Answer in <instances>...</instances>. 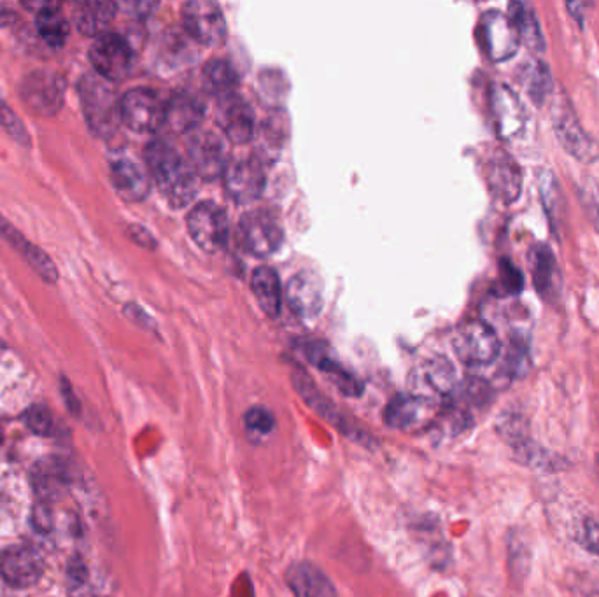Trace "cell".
I'll list each match as a JSON object with an SVG mask.
<instances>
[{
    "instance_id": "obj_1",
    "label": "cell",
    "mask_w": 599,
    "mask_h": 597,
    "mask_svg": "<svg viewBox=\"0 0 599 597\" xmlns=\"http://www.w3.org/2000/svg\"><path fill=\"white\" fill-rule=\"evenodd\" d=\"M149 176L162 191L163 198L172 207L181 209L190 204L197 193V176L188 160L177 153L169 142H149L146 148Z\"/></svg>"
},
{
    "instance_id": "obj_2",
    "label": "cell",
    "mask_w": 599,
    "mask_h": 597,
    "mask_svg": "<svg viewBox=\"0 0 599 597\" xmlns=\"http://www.w3.org/2000/svg\"><path fill=\"white\" fill-rule=\"evenodd\" d=\"M79 99L86 123L93 134L111 137L120 127V100L113 86L97 74H86L79 79Z\"/></svg>"
},
{
    "instance_id": "obj_3",
    "label": "cell",
    "mask_w": 599,
    "mask_h": 597,
    "mask_svg": "<svg viewBox=\"0 0 599 597\" xmlns=\"http://www.w3.org/2000/svg\"><path fill=\"white\" fill-rule=\"evenodd\" d=\"M550 120L557 142L568 155L587 165L598 162V141L589 132H585L566 93L559 92L554 95L550 104Z\"/></svg>"
},
{
    "instance_id": "obj_4",
    "label": "cell",
    "mask_w": 599,
    "mask_h": 597,
    "mask_svg": "<svg viewBox=\"0 0 599 597\" xmlns=\"http://www.w3.org/2000/svg\"><path fill=\"white\" fill-rule=\"evenodd\" d=\"M293 380V387H295L296 393L300 394L304 398L305 403L316 412V414L325 419L328 424H332L333 428L337 429L339 433L349 438L351 442L358 443L365 449H375L377 440L374 436L370 435L368 431L360 428L353 419H349L342 410H340L335 403H333L325 393L319 389L311 377L304 372V370H295L291 375Z\"/></svg>"
},
{
    "instance_id": "obj_5",
    "label": "cell",
    "mask_w": 599,
    "mask_h": 597,
    "mask_svg": "<svg viewBox=\"0 0 599 597\" xmlns=\"http://www.w3.org/2000/svg\"><path fill=\"white\" fill-rule=\"evenodd\" d=\"M121 123L139 134H153L165 125L167 104L148 88L128 90L120 100Z\"/></svg>"
},
{
    "instance_id": "obj_6",
    "label": "cell",
    "mask_w": 599,
    "mask_h": 597,
    "mask_svg": "<svg viewBox=\"0 0 599 597\" xmlns=\"http://www.w3.org/2000/svg\"><path fill=\"white\" fill-rule=\"evenodd\" d=\"M95 74L109 83L123 81L134 69V51L118 34H102L88 51Z\"/></svg>"
},
{
    "instance_id": "obj_7",
    "label": "cell",
    "mask_w": 599,
    "mask_h": 597,
    "mask_svg": "<svg viewBox=\"0 0 599 597\" xmlns=\"http://www.w3.org/2000/svg\"><path fill=\"white\" fill-rule=\"evenodd\" d=\"M454 351L468 366L491 365L500 356V338L484 321H468L454 337Z\"/></svg>"
},
{
    "instance_id": "obj_8",
    "label": "cell",
    "mask_w": 599,
    "mask_h": 597,
    "mask_svg": "<svg viewBox=\"0 0 599 597\" xmlns=\"http://www.w3.org/2000/svg\"><path fill=\"white\" fill-rule=\"evenodd\" d=\"M23 104L39 116H55L64 106L65 81L58 72L34 71L20 86Z\"/></svg>"
},
{
    "instance_id": "obj_9",
    "label": "cell",
    "mask_w": 599,
    "mask_h": 597,
    "mask_svg": "<svg viewBox=\"0 0 599 597\" xmlns=\"http://www.w3.org/2000/svg\"><path fill=\"white\" fill-rule=\"evenodd\" d=\"M412 394L433 401L449 403L456 393V370L445 358L428 359L412 373Z\"/></svg>"
},
{
    "instance_id": "obj_10",
    "label": "cell",
    "mask_w": 599,
    "mask_h": 597,
    "mask_svg": "<svg viewBox=\"0 0 599 597\" xmlns=\"http://www.w3.org/2000/svg\"><path fill=\"white\" fill-rule=\"evenodd\" d=\"M239 232L247 251L261 258L277 253L284 242L281 223L267 211L247 212L240 219Z\"/></svg>"
},
{
    "instance_id": "obj_11",
    "label": "cell",
    "mask_w": 599,
    "mask_h": 597,
    "mask_svg": "<svg viewBox=\"0 0 599 597\" xmlns=\"http://www.w3.org/2000/svg\"><path fill=\"white\" fill-rule=\"evenodd\" d=\"M188 230L198 247L207 253H218L228 242V218L219 205L202 202L188 216Z\"/></svg>"
},
{
    "instance_id": "obj_12",
    "label": "cell",
    "mask_w": 599,
    "mask_h": 597,
    "mask_svg": "<svg viewBox=\"0 0 599 597\" xmlns=\"http://www.w3.org/2000/svg\"><path fill=\"white\" fill-rule=\"evenodd\" d=\"M184 27L197 43L216 46L226 36L223 11L212 0H190L183 6Z\"/></svg>"
},
{
    "instance_id": "obj_13",
    "label": "cell",
    "mask_w": 599,
    "mask_h": 597,
    "mask_svg": "<svg viewBox=\"0 0 599 597\" xmlns=\"http://www.w3.org/2000/svg\"><path fill=\"white\" fill-rule=\"evenodd\" d=\"M480 43L493 62H505L514 57L521 39L514 23L501 11H487L480 20Z\"/></svg>"
},
{
    "instance_id": "obj_14",
    "label": "cell",
    "mask_w": 599,
    "mask_h": 597,
    "mask_svg": "<svg viewBox=\"0 0 599 597\" xmlns=\"http://www.w3.org/2000/svg\"><path fill=\"white\" fill-rule=\"evenodd\" d=\"M440 405L421 398L417 394H398L389 401L384 410V422L389 428L410 429L428 428L437 421V410Z\"/></svg>"
},
{
    "instance_id": "obj_15",
    "label": "cell",
    "mask_w": 599,
    "mask_h": 597,
    "mask_svg": "<svg viewBox=\"0 0 599 597\" xmlns=\"http://www.w3.org/2000/svg\"><path fill=\"white\" fill-rule=\"evenodd\" d=\"M494 128L505 141L521 137L528 127V111L519 95L507 85L494 86L491 93Z\"/></svg>"
},
{
    "instance_id": "obj_16",
    "label": "cell",
    "mask_w": 599,
    "mask_h": 597,
    "mask_svg": "<svg viewBox=\"0 0 599 597\" xmlns=\"http://www.w3.org/2000/svg\"><path fill=\"white\" fill-rule=\"evenodd\" d=\"M225 190L237 204H251L261 197L265 190V170L258 160L246 158L237 160L226 167Z\"/></svg>"
},
{
    "instance_id": "obj_17",
    "label": "cell",
    "mask_w": 599,
    "mask_h": 597,
    "mask_svg": "<svg viewBox=\"0 0 599 597\" xmlns=\"http://www.w3.org/2000/svg\"><path fill=\"white\" fill-rule=\"evenodd\" d=\"M188 163L195 176L202 177L205 181L223 176L228 167L225 144L212 132L193 135L188 146Z\"/></svg>"
},
{
    "instance_id": "obj_18",
    "label": "cell",
    "mask_w": 599,
    "mask_h": 597,
    "mask_svg": "<svg viewBox=\"0 0 599 597\" xmlns=\"http://www.w3.org/2000/svg\"><path fill=\"white\" fill-rule=\"evenodd\" d=\"M43 575V559L34 548L11 547L0 555V576L15 589H27Z\"/></svg>"
},
{
    "instance_id": "obj_19",
    "label": "cell",
    "mask_w": 599,
    "mask_h": 597,
    "mask_svg": "<svg viewBox=\"0 0 599 597\" xmlns=\"http://www.w3.org/2000/svg\"><path fill=\"white\" fill-rule=\"evenodd\" d=\"M487 181L494 197L503 204H514L522 193V170L519 163L505 151H496L489 167H487Z\"/></svg>"
},
{
    "instance_id": "obj_20",
    "label": "cell",
    "mask_w": 599,
    "mask_h": 597,
    "mask_svg": "<svg viewBox=\"0 0 599 597\" xmlns=\"http://www.w3.org/2000/svg\"><path fill=\"white\" fill-rule=\"evenodd\" d=\"M286 302H288L289 309L302 319L318 317L325 305L323 284L319 281L318 275L311 274V272L295 275L288 282Z\"/></svg>"
},
{
    "instance_id": "obj_21",
    "label": "cell",
    "mask_w": 599,
    "mask_h": 597,
    "mask_svg": "<svg viewBox=\"0 0 599 597\" xmlns=\"http://www.w3.org/2000/svg\"><path fill=\"white\" fill-rule=\"evenodd\" d=\"M529 263L538 295L542 296L545 302H557L563 291V275L552 249L547 244H536L529 251Z\"/></svg>"
},
{
    "instance_id": "obj_22",
    "label": "cell",
    "mask_w": 599,
    "mask_h": 597,
    "mask_svg": "<svg viewBox=\"0 0 599 597\" xmlns=\"http://www.w3.org/2000/svg\"><path fill=\"white\" fill-rule=\"evenodd\" d=\"M286 583L296 597H339L323 569L309 561L295 562L286 571Z\"/></svg>"
},
{
    "instance_id": "obj_23",
    "label": "cell",
    "mask_w": 599,
    "mask_h": 597,
    "mask_svg": "<svg viewBox=\"0 0 599 597\" xmlns=\"http://www.w3.org/2000/svg\"><path fill=\"white\" fill-rule=\"evenodd\" d=\"M218 123L226 137L235 144L251 141L254 134V114L247 102L235 93L219 99Z\"/></svg>"
},
{
    "instance_id": "obj_24",
    "label": "cell",
    "mask_w": 599,
    "mask_h": 597,
    "mask_svg": "<svg viewBox=\"0 0 599 597\" xmlns=\"http://www.w3.org/2000/svg\"><path fill=\"white\" fill-rule=\"evenodd\" d=\"M0 237L6 240L9 246L15 247L18 254H22L23 260L29 261L30 267L36 270L39 277H43L44 282L55 284L58 281V270L50 256L44 253L43 249L30 244L29 240L25 239L2 214H0Z\"/></svg>"
},
{
    "instance_id": "obj_25",
    "label": "cell",
    "mask_w": 599,
    "mask_h": 597,
    "mask_svg": "<svg viewBox=\"0 0 599 597\" xmlns=\"http://www.w3.org/2000/svg\"><path fill=\"white\" fill-rule=\"evenodd\" d=\"M305 356L311 361L312 365L318 368L319 372L325 373L328 379L332 380L340 393L346 396H361L363 393V384L353 373L347 372L344 366L340 365L337 359L333 358L326 345L311 342L305 347Z\"/></svg>"
},
{
    "instance_id": "obj_26",
    "label": "cell",
    "mask_w": 599,
    "mask_h": 597,
    "mask_svg": "<svg viewBox=\"0 0 599 597\" xmlns=\"http://www.w3.org/2000/svg\"><path fill=\"white\" fill-rule=\"evenodd\" d=\"M111 181L114 190L127 202H141L148 197L149 176L130 158H118L111 163Z\"/></svg>"
},
{
    "instance_id": "obj_27",
    "label": "cell",
    "mask_w": 599,
    "mask_h": 597,
    "mask_svg": "<svg viewBox=\"0 0 599 597\" xmlns=\"http://www.w3.org/2000/svg\"><path fill=\"white\" fill-rule=\"evenodd\" d=\"M512 456L517 463L526 466L529 470L545 471V473H557L570 468V461L561 454H556L552 450L545 449L543 445L535 442L531 435L522 438L514 443L512 447Z\"/></svg>"
},
{
    "instance_id": "obj_28",
    "label": "cell",
    "mask_w": 599,
    "mask_h": 597,
    "mask_svg": "<svg viewBox=\"0 0 599 597\" xmlns=\"http://www.w3.org/2000/svg\"><path fill=\"white\" fill-rule=\"evenodd\" d=\"M204 113V104H202V100L198 99L197 95L179 92L172 95V99L167 102L165 123L176 134H188L202 123Z\"/></svg>"
},
{
    "instance_id": "obj_29",
    "label": "cell",
    "mask_w": 599,
    "mask_h": 597,
    "mask_svg": "<svg viewBox=\"0 0 599 597\" xmlns=\"http://www.w3.org/2000/svg\"><path fill=\"white\" fill-rule=\"evenodd\" d=\"M118 11V4L114 2H79L72 11V20L76 29L88 37H100L106 34V29L113 23Z\"/></svg>"
},
{
    "instance_id": "obj_30",
    "label": "cell",
    "mask_w": 599,
    "mask_h": 597,
    "mask_svg": "<svg viewBox=\"0 0 599 597\" xmlns=\"http://www.w3.org/2000/svg\"><path fill=\"white\" fill-rule=\"evenodd\" d=\"M510 13L508 18L514 23L517 36L521 39V43L526 44L529 50L535 53H543L545 51V36L540 29V22L536 16L535 9L528 2H512L510 4Z\"/></svg>"
},
{
    "instance_id": "obj_31",
    "label": "cell",
    "mask_w": 599,
    "mask_h": 597,
    "mask_svg": "<svg viewBox=\"0 0 599 597\" xmlns=\"http://www.w3.org/2000/svg\"><path fill=\"white\" fill-rule=\"evenodd\" d=\"M522 88L528 93L529 99L535 102L536 106H543L545 100L552 97L554 93V81L549 71V65L542 62L540 58H528L521 65Z\"/></svg>"
},
{
    "instance_id": "obj_32",
    "label": "cell",
    "mask_w": 599,
    "mask_h": 597,
    "mask_svg": "<svg viewBox=\"0 0 599 597\" xmlns=\"http://www.w3.org/2000/svg\"><path fill=\"white\" fill-rule=\"evenodd\" d=\"M251 289L261 310L268 317H277L281 312L282 293L279 275L268 267L256 268L251 277Z\"/></svg>"
},
{
    "instance_id": "obj_33",
    "label": "cell",
    "mask_w": 599,
    "mask_h": 597,
    "mask_svg": "<svg viewBox=\"0 0 599 597\" xmlns=\"http://www.w3.org/2000/svg\"><path fill=\"white\" fill-rule=\"evenodd\" d=\"M36 27L39 36L51 48H62L69 37V22L55 4L41 6L36 15Z\"/></svg>"
},
{
    "instance_id": "obj_34",
    "label": "cell",
    "mask_w": 599,
    "mask_h": 597,
    "mask_svg": "<svg viewBox=\"0 0 599 597\" xmlns=\"http://www.w3.org/2000/svg\"><path fill=\"white\" fill-rule=\"evenodd\" d=\"M237 83H239L237 72L233 71L232 65L225 60H212L205 65L204 86L212 95L225 99L228 95H233Z\"/></svg>"
},
{
    "instance_id": "obj_35",
    "label": "cell",
    "mask_w": 599,
    "mask_h": 597,
    "mask_svg": "<svg viewBox=\"0 0 599 597\" xmlns=\"http://www.w3.org/2000/svg\"><path fill=\"white\" fill-rule=\"evenodd\" d=\"M538 188H540V195H542V204L547 211L552 226H557V223H561V214L564 211V198L561 186L557 184V179L550 170H542L540 172V179H538Z\"/></svg>"
},
{
    "instance_id": "obj_36",
    "label": "cell",
    "mask_w": 599,
    "mask_h": 597,
    "mask_svg": "<svg viewBox=\"0 0 599 597\" xmlns=\"http://www.w3.org/2000/svg\"><path fill=\"white\" fill-rule=\"evenodd\" d=\"M508 566L514 582L522 583L531 568V552L519 531H512L507 538Z\"/></svg>"
},
{
    "instance_id": "obj_37",
    "label": "cell",
    "mask_w": 599,
    "mask_h": 597,
    "mask_svg": "<svg viewBox=\"0 0 599 597\" xmlns=\"http://www.w3.org/2000/svg\"><path fill=\"white\" fill-rule=\"evenodd\" d=\"M531 366V356H529L528 338L515 335L512 337L510 347H508L507 361H505V370L510 377L519 379L528 373Z\"/></svg>"
},
{
    "instance_id": "obj_38",
    "label": "cell",
    "mask_w": 599,
    "mask_h": 597,
    "mask_svg": "<svg viewBox=\"0 0 599 597\" xmlns=\"http://www.w3.org/2000/svg\"><path fill=\"white\" fill-rule=\"evenodd\" d=\"M578 200L585 214L591 219L592 226L599 233V183L596 177L585 176L578 184Z\"/></svg>"
},
{
    "instance_id": "obj_39",
    "label": "cell",
    "mask_w": 599,
    "mask_h": 597,
    "mask_svg": "<svg viewBox=\"0 0 599 597\" xmlns=\"http://www.w3.org/2000/svg\"><path fill=\"white\" fill-rule=\"evenodd\" d=\"M244 424L249 433L268 436L275 428V417L267 407H251L244 414Z\"/></svg>"
},
{
    "instance_id": "obj_40",
    "label": "cell",
    "mask_w": 599,
    "mask_h": 597,
    "mask_svg": "<svg viewBox=\"0 0 599 597\" xmlns=\"http://www.w3.org/2000/svg\"><path fill=\"white\" fill-rule=\"evenodd\" d=\"M0 127L4 128L18 144L29 146L30 135L27 128L23 127V121L2 99H0Z\"/></svg>"
},
{
    "instance_id": "obj_41",
    "label": "cell",
    "mask_w": 599,
    "mask_h": 597,
    "mask_svg": "<svg viewBox=\"0 0 599 597\" xmlns=\"http://www.w3.org/2000/svg\"><path fill=\"white\" fill-rule=\"evenodd\" d=\"M23 422H25V426H27L32 433H36V435H50L51 429H53V415H51L50 410L43 407V405H34V407H30L29 410H25Z\"/></svg>"
},
{
    "instance_id": "obj_42",
    "label": "cell",
    "mask_w": 599,
    "mask_h": 597,
    "mask_svg": "<svg viewBox=\"0 0 599 597\" xmlns=\"http://www.w3.org/2000/svg\"><path fill=\"white\" fill-rule=\"evenodd\" d=\"M500 282L508 295H519L524 289V275L507 258L500 261Z\"/></svg>"
},
{
    "instance_id": "obj_43",
    "label": "cell",
    "mask_w": 599,
    "mask_h": 597,
    "mask_svg": "<svg viewBox=\"0 0 599 597\" xmlns=\"http://www.w3.org/2000/svg\"><path fill=\"white\" fill-rule=\"evenodd\" d=\"M578 541L589 554L599 557V520L585 517L582 526H580Z\"/></svg>"
},
{
    "instance_id": "obj_44",
    "label": "cell",
    "mask_w": 599,
    "mask_h": 597,
    "mask_svg": "<svg viewBox=\"0 0 599 597\" xmlns=\"http://www.w3.org/2000/svg\"><path fill=\"white\" fill-rule=\"evenodd\" d=\"M573 585L575 590L584 597H599V578H592L589 575L573 576Z\"/></svg>"
},
{
    "instance_id": "obj_45",
    "label": "cell",
    "mask_w": 599,
    "mask_h": 597,
    "mask_svg": "<svg viewBox=\"0 0 599 597\" xmlns=\"http://www.w3.org/2000/svg\"><path fill=\"white\" fill-rule=\"evenodd\" d=\"M34 515H36V517H39V520H36L37 529H39V531H46V529H48V527H50L51 524L50 512H48L46 508H43V510H36V513H34Z\"/></svg>"
},
{
    "instance_id": "obj_46",
    "label": "cell",
    "mask_w": 599,
    "mask_h": 597,
    "mask_svg": "<svg viewBox=\"0 0 599 597\" xmlns=\"http://www.w3.org/2000/svg\"><path fill=\"white\" fill-rule=\"evenodd\" d=\"M13 15H15V13H11L6 6H2V4H0V23L8 22V20L13 18Z\"/></svg>"
},
{
    "instance_id": "obj_47",
    "label": "cell",
    "mask_w": 599,
    "mask_h": 597,
    "mask_svg": "<svg viewBox=\"0 0 599 597\" xmlns=\"http://www.w3.org/2000/svg\"><path fill=\"white\" fill-rule=\"evenodd\" d=\"M4 440V435H2V428H0V443Z\"/></svg>"
}]
</instances>
